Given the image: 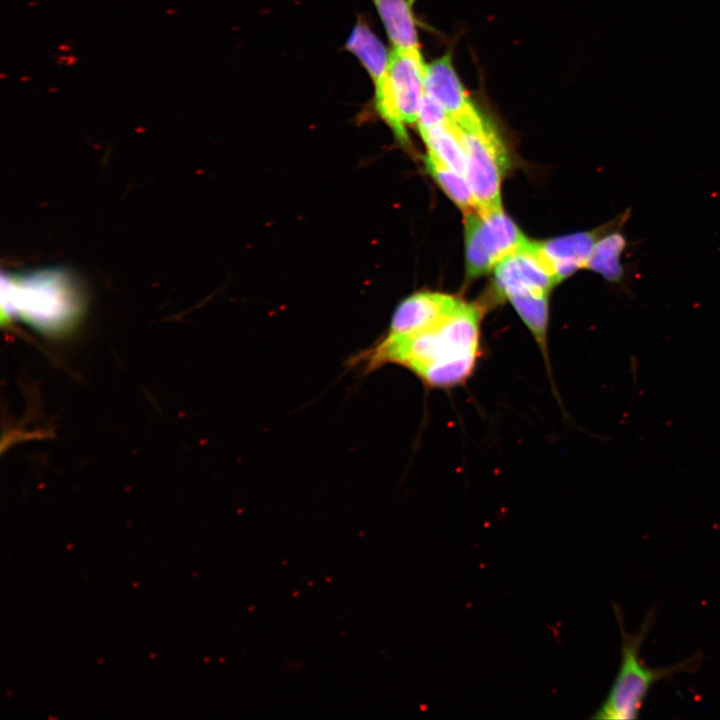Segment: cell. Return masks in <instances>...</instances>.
<instances>
[{"label":"cell","instance_id":"8","mask_svg":"<svg viewBox=\"0 0 720 720\" xmlns=\"http://www.w3.org/2000/svg\"><path fill=\"white\" fill-rule=\"evenodd\" d=\"M424 90L425 95L440 104L460 128H469L485 120L468 96L449 52L426 64Z\"/></svg>","mask_w":720,"mask_h":720},{"label":"cell","instance_id":"17","mask_svg":"<svg viewBox=\"0 0 720 720\" xmlns=\"http://www.w3.org/2000/svg\"><path fill=\"white\" fill-rule=\"evenodd\" d=\"M410 2L413 4L415 2V0H410Z\"/></svg>","mask_w":720,"mask_h":720},{"label":"cell","instance_id":"12","mask_svg":"<svg viewBox=\"0 0 720 720\" xmlns=\"http://www.w3.org/2000/svg\"><path fill=\"white\" fill-rule=\"evenodd\" d=\"M345 49L351 52L376 84L384 75L390 54L369 24L359 17L347 41Z\"/></svg>","mask_w":720,"mask_h":720},{"label":"cell","instance_id":"10","mask_svg":"<svg viewBox=\"0 0 720 720\" xmlns=\"http://www.w3.org/2000/svg\"><path fill=\"white\" fill-rule=\"evenodd\" d=\"M462 300L438 292H418L395 309L385 335L400 337L422 330L450 314Z\"/></svg>","mask_w":720,"mask_h":720},{"label":"cell","instance_id":"5","mask_svg":"<svg viewBox=\"0 0 720 720\" xmlns=\"http://www.w3.org/2000/svg\"><path fill=\"white\" fill-rule=\"evenodd\" d=\"M465 216L466 268L471 277L491 271L528 241L503 210Z\"/></svg>","mask_w":720,"mask_h":720},{"label":"cell","instance_id":"9","mask_svg":"<svg viewBox=\"0 0 720 720\" xmlns=\"http://www.w3.org/2000/svg\"><path fill=\"white\" fill-rule=\"evenodd\" d=\"M630 213L631 209L628 208L609 223L592 231L537 242L539 251L557 282L576 270L587 267L598 239L610 230L622 228L629 220Z\"/></svg>","mask_w":720,"mask_h":720},{"label":"cell","instance_id":"16","mask_svg":"<svg viewBox=\"0 0 720 720\" xmlns=\"http://www.w3.org/2000/svg\"><path fill=\"white\" fill-rule=\"evenodd\" d=\"M451 120L444 109L435 100L424 94L417 118V127L422 134L431 128Z\"/></svg>","mask_w":720,"mask_h":720},{"label":"cell","instance_id":"3","mask_svg":"<svg viewBox=\"0 0 720 720\" xmlns=\"http://www.w3.org/2000/svg\"><path fill=\"white\" fill-rule=\"evenodd\" d=\"M425 68L421 51L393 49L384 75L374 84L376 110L400 141H407L406 127L417 121Z\"/></svg>","mask_w":720,"mask_h":720},{"label":"cell","instance_id":"15","mask_svg":"<svg viewBox=\"0 0 720 720\" xmlns=\"http://www.w3.org/2000/svg\"><path fill=\"white\" fill-rule=\"evenodd\" d=\"M431 176L465 215L477 211L476 201L467 178L446 166L431 154L425 157Z\"/></svg>","mask_w":720,"mask_h":720},{"label":"cell","instance_id":"2","mask_svg":"<svg viewBox=\"0 0 720 720\" xmlns=\"http://www.w3.org/2000/svg\"><path fill=\"white\" fill-rule=\"evenodd\" d=\"M613 609L621 634V663L605 701L592 718L635 719L654 684L679 673L696 671L702 664L703 655L697 652L689 658L665 667L654 668L646 665L640 656V651L653 624L654 610L647 612L637 631L629 633L625 628L620 607L614 603Z\"/></svg>","mask_w":720,"mask_h":720},{"label":"cell","instance_id":"11","mask_svg":"<svg viewBox=\"0 0 720 720\" xmlns=\"http://www.w3.org/2000/svg\"><path fill=\"white\" fill-rule=\"evenodd\" d=\"M393 49L420 51L417 23L410 0H371Z\"/></svg>","mask_w":720,"mask_h":720},{"label":"cell","instance_id":"4","mask_svg":"<svg viewBox=\"0 0 720 720\" xmlns=\"http://www.w3.org/2000/svg\"><path fill=\"white\" fill-rule=\"evenodd\" d=\"M457 128L466 156L465 176L477 212L487 214L503 210L500 187L508 158L499 135L486 119L469 128Z\"/></svg>","mask_w":720,"mask_h":720},{"label":"cell","instance_id":"13","mask_svg":"<svg viewBox=\"0 0 720 720\" xmlns=\"http://www.w3.org/2000/svg\"><path fill=\"white\" fill-rule=\"evenodd\" d=\"M627 246L628 241L621 228L606 232L596 242L586 268L599 273L610 283L623 285L627 272L621 256Z\"/></svg>","mask_w":720,"mask_h":720},{"label":"cell","instance_id":"6","mask_svg":"<svg viewBox=\"0 0 720 720\" xmlns=\"http://www.w3.org/2000/svg\"><path fill=\"white\" fill-rule=\"evenodd\" d=\"M8 281V311L16 312L45 330L63 329L73 318L74 305L59 285L56 274H39Z\"/></svg>","mask_w":720,"mask_h":720},{"label":"cell","instance_id":"7","mask_svg":"<svg viewBox=\"0 0 720 720\" xmlns=\"http://www.w3.org/2000/svg\"><path fill=\"white\" fill-rule=\"evenodd\" d=\"M499 294L506 299L523 294L549 295L558 283L545 263L537 242L527 241L494 268Z\"/></svg>","mask_w":720,"mask_h":720},{"label":"cell","instance_id":"1","mask_svg":"<svg viewBox=\"0 0 720 720\" xmlns=\"http://www.w3.org/2000/svg\"><path fill=\"white\" fill-rule=\"evenodd\" d=\"M481 354V311L461 301L436 323L400 337L384 335L350 359L351 366L369 373L387 364L410 370L430 388L464 384Z\"/></svg>","mask_w":720,"mask_h":720},{"label":"cell","instance_id":"14","mask_svg":"<svg viewBox=\"0 0 720 720\" xmlns=\"http://www.w3.org/2000/svg\"><path fill=\"white\" fill-rule=\"evenodd\" d=\"M420 135L427 146L429 154L465 176L466 156L464 147L458 128L451 120Z\"/></svg>","mask_w":720,"mask_h":720}]
</instances>
